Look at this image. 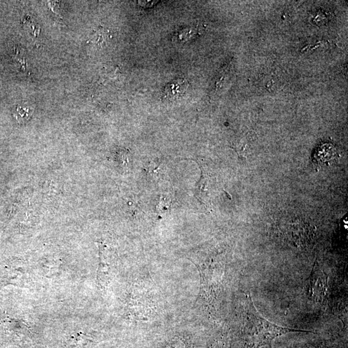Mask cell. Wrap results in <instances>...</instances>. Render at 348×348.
Segmentation results:
<instances>
[{"label":"cell","mask_w":348,"mask_h":348,"mask_svg":"<svg viewBox=\"0 0 348 348\" xmlns=\"http://www.w3.org/2000/svg\"><path fill=\"white\" fill-rule=\"evenodd\" d=\"M245 321L244 336L251 347H260L270 345L273 340L289 333H312L306 330L289 328L272 323L257 310L250 294L246 295Z\"/></svg>","instance_id":"1"},{"label":"cell","mask_w":348,"mask_h":348,"mask_svg":"<svg viewBox=\"0 0 348 348\" xmlns=\"http://www.w3.org/2000/svg\"><path fill=\"white\" fill-rule=\"evenodd\" d=\"M337 156L336 149L332 144H326L319 147L314 157L319 164H327L335 159Z\"/></svg>","instance_id":"5"},{"label":"cell","mask_w":348,"mask_h":348,"mask_svg":"<svg viewBox=\"0 0 348 348\" xmlns=\"http://www.w3.org/2000/svg\"><path fill=\"white\" fill-rule=\"evenodd\" d=\"M30 113H31V111H30L29 108L23 107L22 106H17L16 113H15L14 115L17 121H24L29 119Z\"/></svg>","instance_id":"6"},{"label":"cell","mask_w":348,"mask_h":348,"mask_svg":"<svg viewBox=\"0 0 348 348\" xmlns=\"http://www.w3.org/2000/svg\"><path fill=\"white\" fill-rule=\"evenodd\" d=\"M188 87L189 83L185 79L174 80L165 86L164 98L170 100H176L185 95Z\"/></svg>","instance_id":"4"},{"label":"cell","mask_w":348,"mask_h":348,"mask_svg":"<svg viewBox=\"0 0 348 348\" xmlns=\"http://www.w3.org/2000/svg\"><path fill=\"white\" fill-rule=\"evenodd\" d=\"M193 263L197 266L200 274V298L210 302L215 298L216 291L219 288L224 266L212 259Z\"/></svg>","instance_id":"2"},{"label":"cell","mask_w":348,"mask_h":348,"mask_svg":"<svg viewBox=\"0 0 348 348\" xmlns=\"http://www.w3.org/2000/svg\"><path fill=\"white\" fill-rule=\"evenodd\" d=\"M327 278L324 271L315 264L309 277L307 284V294L309 298L314 301H320L326 295L327 286Z\"/></svg>","instance_id":"3"}]
</instances>
